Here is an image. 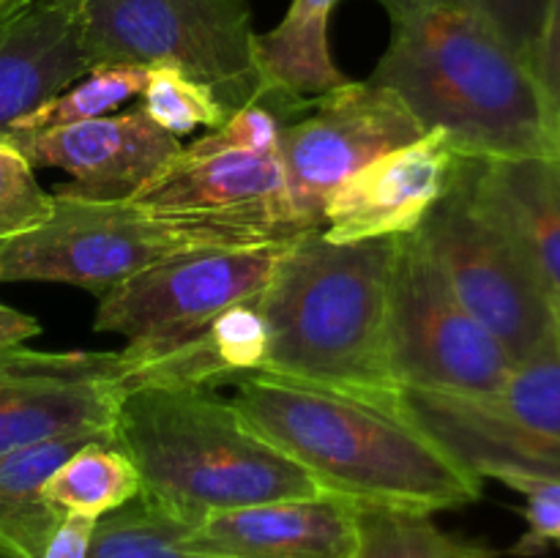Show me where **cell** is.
Listing matches in <instances>:
<instances>
[{"label":"cell","mask_w":560,"mask_h":558,"mask_svg":"<svg viewBox=\"0 0 560 558\" xmlns=\"http://www.w3.org/2000/svg\"><path fill=\"white\" fill-rule=\"evenodd\" d=\"M145 82L148 69H142V66H96L85 77H80L74 85L66 88L63 93L25 115L11 131L60 129V126L104 118L120 104L140 96Z\"/></svg>","instance_id":"cell-25"},{"label":"cell","mask_w":560,"mask_h":558,"mask_svg":"<svg viewBox=\"0 0 560 558\" xmlns=\"http://www.w3.org/2000/svg\"><path fill=\"white\" fill-rule=\"evenodd\" d=\"M534 77L545 104L547 129L560 148V0H547L545 27L534 60Z\"/></svg>","instance_id":"cell-31"},{"label":"cell","mask_w":560,"mask_h":558,"mask_svg":"<svg viewBox=\"0 0 560 558\" xmlns=\"http://www.w3.org/2000/svg\"><path fill=\"white\" fill-rule=\"evenodd\" d=\"M82 49L96 66H170L211 88L230 115L266 104L246 0H80Z\"/></svg>","instance_id":"cell-6"},{"label":"cell","mask_w":560,"mask_h":558,"mask_svg":"<svg viewBox=\"0 0 560 558\" xmlns=\"http://www.w3.org/2000/svg\"><path fill=\"white\" fill-rule=\"evenodd\" d=\"M115 435L71 432L0 454V558H42L63 514L44 501V481L91 441Z\"/></svg>","instance_id":"cell-19"},{"label":"cell","mask_w":560,"mask_h":558,"mask_svg":"<svg viewBox=\"0 0 560 558\" xmlns=\"http://www.w3.org/2000/svg\"><path fill=\"white\" fill-rule=\"evenodd\" d=\"M233 405L323 492L372 507L443 512L476 503L481 481L399 410L337 388L255 372Z\"/></svg>","instance_id":"cell-1"},{"label":"cell","mask_w":560,"mask_h":558,"mask_svg":"<svg viewBox=\"0 0 560 558\" xmlns=\"http://www.w3.org/2000/svg\"><path fill=\"white\" fill-rule=\"evenodd\" d=\"M44 501L63 518L102 520L140 496V474L115 438L91 441L44 481Z\"/></svg>","instance_id":"cell-21"},{"label":"cell","mask_w":560,"mask_h":558,"mask_svg":"<svg viewBox=\"0 0 560 558\" xmlns=\"http://www.w3.org/2000/svg\"><path fill=\"white\" fill-rule=\"evenodd\" d=\"M180 542L208 558H353L359 503L317 492L228 509L186 528Z\"/></svg>","instance_id":"cell-15"},{"label":"cell","mask_w":560,"mask_h":558,"mask_svg":"<svg viewBox=\"0 0 560 558\" xmlns=\"http://www.w3.org/2000/svg\"><path fill=\"white\" fill-rule=\"evenodd\" d=\"M550 310H552V334H556L560 345V290H552L550 293Z\"/></svg>","instance_id":"cell-34"},{"label":"cell","mask_w":560,"mask_h":558,"mask_svg":"<svg viewBox=\"0 0 560 558\" xmlns=\"http://www.w3.org/2000/svg\"><path fill=\"white\" fill-rule=\"evenodd\" d=\"M113 435L140 474V498L189 528L213 512L323 492L213 388H129Z\"/></svg>","instance_id":"cell-4"},{"label":"cell","mask_w":560,"mask_h":558,"mask_svg":"<svg viewBox=\"0 0 560 558\" xmlns=\"http://www.w3.org/2000/svg\"><path fill=\"white\" fill-rule=\"evenodd\" d=\"M0 3H3V0H0Z\"/></svg>","instance_id":"cell-35"},{"label":"cell","mask_w":560,"mask_h":558,"mask_svg":"<svg viewBox=\"0 0 560 558\" xmlns=\"http://www.w3.org/2000/svg\"><path fill=\"white\" fill-rule=\"evenodd\" d=\"M5 140L36 167L71 175L58 195L91 200H129L156 178L184 146L159 129L140 107L44 131H11Z\"/></svg>","instance_id":"cell-13"},{"label":"cell","mask_w":560,"mask_h":558,"mask_svg":"<svg viewBox=\"0 0 560 558\" xmlns=\"http://www.w3.org/2000/svg\"><path fill=\"white\" fill-rule=\"evenodd\" d=\"M397 239L334 244L320 230L284 241L257 299L262 372L397 405L388 370V293Z\"/></svg>","instance_id":"cell-3"},{"label":"cell","mask_w":560,"mask_h":558,"mask_svg":"<svg viewBox=\"0 0 560 558\" xmlns=\"http://www.w3.org/2000/svg\"><path fill=\"white\" fill-rule=\"evenodd\" d=\"M481 167L550 293L560 290V148L528 156H481Z\"/></svg>","instance_id":"cell-20"},{"label":"cell","mask_w":560,"mask_h":558,"mask_svg":"<svg viewBox=\"0 0 560 558\" xmlns=\"http://www.w3.org/2000/svg\"><path fill=\"white\" fill-rule=\"evenodd\" d=\"M284 118L266 104H246L235 109L222 126L211 129L195 140L191 151H249V153H279Z\"/></svg>","instance_id":"cell-28"},{"label":"cell","mask_w":560,"mask_h":558,"mask_svg":"<svg viewBox=\"0 0 560 558\" xmlns=\"http://www.w3.org/2000/svg\"><path fill=\"white\" fill-rule=\"evenodd\" d=\"M189 525L137 496L98 520L88 558H208L184 547L180 534Z\"/></svg>","instance_id":"cell-24"},{"label":"cell","mask_w":560,"mask_h":558,"mask_svg":"<svg viewBox=\"0 0 560 558\" xmlns=\"http://www.w3.org/2000/svg\"><path fill=\"white\" fill-rule=\"evenodd\" d=\"M485 397L520 430L560 446V345L556 334H547L514 364L506 383Z\"/></svg>","instance_id":"cell-23"},{"label":"cell","mask_w":560,"mask_h":558,"mask_svg":"<svg viewBox=\"0 0 560 558\" xmlns=\"http://www.w3.org/2000/svg\"><path fill=\"white\" fill-rule=\"evenodd\" d=\"M137 107L167 135L186 137L197 126L217 129L230 113L219 102L217 93L202 82L189 80L184 71L170 69V66H153L148 69V82L140 93Z\"/></svg>","instance_id":"cell-26"},{"label":"cell","mask_w":560,"mask_h":558,"mask_svg":"<svg viewBox=\"0 0 560 558\" xmlns=\"http://www.w3.org/2000/svg\"><path fill=\"white\" fill-rule=\"evenodd\" d=\"M392 38L370 82L402 98L421 129L463 156L558 151L530 66L463 0H377Z\"/></svg>","instance_id":"cell-2"},{"label":"cell","mask_w":560,"mask_h":558,"mask_svg":"<svg viewBox=\"0 0 560 558\" xmlns=\"http://www.w3.org/2000/svg\"><path fill=\"white\" fill-rule=\"evenodd\" d=\"M126 394L124 353H44L25 345L0 356V454L71 432L113 435Z\"/></svg>","instance_id":"cell-12"},{"label":"cell","mask_w":560,"mask_h":558,"mask_svg":"<svg viewBox=\"0 0 560 558\" xmlns=\"http://www.w3.org/2000/svg\"><path fill=\"white\" fill-rule=\"evenodd\" d=\"M397 405L438 446L479 479L514 474L560 479V446L541 441L498 414L490 399L399 388Z\"/></svg>","instance_id":"cell-17"},{"label":"cell","mask_w":560,"mask_h":558,"mask_svg":"<svg viewBox=\"0 0 560 558\" xmlns=\"http://www.w3.org/2000/svg\"><path fill=\"white\" fill-rule=\"evenodd\" d=\"M463 3L485 14L534 71L541 27H545L547 0H463Z\"/></svg>","instance_id":"cell-30"},{"label":"cell","mask_w":560,"mask_h":558,"mask_svg":"<svg viewBox=\"0 0 560 558\" xmlns=\"http://www.w3.org/2000/svg\"><path fill=\"white\" fill-rule=\"evenodd\" d=\"M517 361L463 306L416 233L399 235L388 293V370L397 388L481 397Z\"/></svg>","instance_id":"cell-8"},{"label":"cell","mask_w":560,"mask_h":558,"mask_svg":"<svg viewBox=\"0 0 560 558\" xmlns=\"http://www.w3.org/2000/svg\"><path fill=\"white\" fill-rule=\"evenodd\" d=\"M52 213V195L42 189L27 159L0 137V241L44 224Z\"/></svg>","instance_id":"cell-27"},{"label":"cell","mask_w":560,"mask_h":558,"mask_svg":"<svg viewBox=\"0 0 560 558\" xmlns=\"http://www.w3.org/2000/svg\"><path fill=\"white\" fill-rule=\"evenodd\" d=\"M96 523L98 520L91 518H63L44 547L42 558H88Z\"/></svg>","instance_id":"cell-32"},{"label":"cell","mask_w":560,"mask_h":558,"mask_svg":"<svg viewBox=\"0 0 560 558\" xmlns=\"http://www.w3.org/2000/svg\"><path fill=\"white\" fill-rule=\"evenodd\" d=\"M416 235L465 310L501 339L514 361L552 332L550 288L487 186L481 156L459 153L446 191Z\"/></svg>","instance_id":"cell-5"},{"label":"cell","mask_w":560,"mask_h":558,"mask_svg":"<svg viewBox=\"0 0 560 558\" xmlns=\"http://www.w3.org/2000/svg\"><path fill=\"white\" fill-rule=\"evenodd\" d=\"M282 244L200 246L153 263L98 299L96 332L156 353L211 326L224 310L260 299Z\"/></svg>","instance_id":"cell-9"},{"label":"cell","mask_w":560,"mask_h":558,"mask_svg":"<svg viewBox=\"0 0 560 558\" xmlns=\"http://www.w3.org/2000/svg\"><path fill=\"white\" fill-rule=\"evenodd\" d=\"M476 542L446 534L432 512L359 503V542L353 558H495Z\"/></svg>","instance_id":"cell-22"},{"label":"cell","mask_w":560,"mask_h":558,"mask_svg":"<svg viewBox=\"0 0 560 558\" xmlns=\"http://www.w3.org/2000/svg\"><path fill=\"white\" fill-rule=\"evenodd\" d=\"M129 202L159 217L217 224L249 244H284L306 233L290 206L279 153L180 148Z\"/></svg>","instance_id":"cell-11"},{"label":"cell","mask_w":560,"mask_h":558,"mask_svg":"<svg viewBox=\"0 0 560 558\" xmlns=\"http://www.w3.org/2000/svg\"><path fill=\"white\" fill-rule=\"evenodd\" d=\"M457 156L441 129L372 159L339 184L326 206L323 235L334 244L416 233L446 191Z\"/></svg>","instance_id":"cell-14"},{"label":"cell","mask_w":560,"mask_h":558,"mask_svg":"<svg viewBox=\"0 0 560 558\" xmlns=\"http://www.w3.org/2000/svg\"><path fill=\"white\" fill-rule=\"evenodd\" d=\"M501 481L525 496L528 534L520 539L514 553H520V556H536V553H541L550 545L560 547V479H556V476L514 474Z\"/></svg>","instance_id":"cell-29"},{"label":"cell","mask_w":560,"mask_h":558,"mask_svg":"<svg viewBox=\"0 0 560 558\" xmlns=\"http://www.w3.org/2000/svg\"><path fill=\"white\" fill-rule=\"evenodd\" d=\"M337 0H293L273 31L257 36V66L266 85V107L282 118L301 113L348 77L334 66L328 49V20Z\"/></svg>","instance_id":"cell-18"},{"label":"cell","mask_w":560,"mask_h":558,"mask_svg":"<svg viewBox=\"0 0 560 558\" xmlns=\"http://www.w3.org/2000/svg\"><path fill=\"white\" fill-rule=\"evenodd\" d=\"M424 135L402 98L370 80L312 98L304 115L284 120L279 137V162L301 228L320 230L328 200L345 178Z\"/></svg>","instance_id":"cell-10"},{"label":"cell","mask_w":560,"mask_h":558,"mask_svg":"<svg viewBox=\"0 0 560 558\" xmlns=\"http://www.w3.org/2000/svg\"><path fill=\"white\" fill-rule=\"evenodd\" d=\"M200 246H249L206 222L159 217L129 200H91L52 191L44 224L0 241V282H60L107 295L153 263Z\"/></svg>","instance_id":"cell-7"},{"label":"cell","mask_w":560,"mask_h":558,"mask_svg":"<svg viewBox=\"0 0 560 558\" xmlns=\"http://www.w3.org/2000/svg\"><path fill=\"white\" fill-rule=\"evenodd\" d=\"M36 334H42V326H38L36 317L0 304V356L5 350L16 348V345H25Z\"/></svg>","instance_id":"cell-33"},{"label":"cell","mask_w":560,"mask_h":558,"mask_svg":"<svg viewBox=\"0 0 560 558\" xmlns=\"http://www.w3.org/2000/svg\"><path fill=\"white\" fill-rule=\"evenodd\" d=\"M88 71L80 0L0 3V137Z\"/></svg>","instance_id":"cell-16"}]
</instances>
